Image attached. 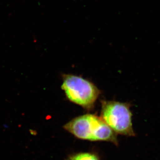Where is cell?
<instances>
[{"instance_id": "obj_1", "label": "cell", "mask_w": 160, "mask_h": 160, "mask_svg": "<svg viewBox=\"0 0 160 160\" xmlns=\"http://www.w3.org/2000/svg\"><path fill=\"white\" fill-rule=\"evenodd\" d=\"M63 128L78 139L103 141L118 145L117 134L97 115L86 114L77 116L65 124Z\"/></svg>"}, {"instance_id": "obj_2", "label": "cell", "mask_w": 160, "mask_h": 160, "mask_svg": "<svg viewBox=\"0 0 160 160\" xmlns=\"http://www.w3.org/2000/svg\"><path fill=\"white\" fill-rule=\"evenodd\" d=\"M61 88L70 101L92 110L101 91L92 82L74 74L63 75Z\"/></svg>"}, {"instance_id": "obj_3", "label": "cell", "mask_w": 160, "mask_h": 160, "mask_svg": "<svg viewBox=\"0 0 160 160\" xmlns=\"http://www.w3.org/2000/svg\"><path fill=\"white\" fill-rule=\"evenodd\" d=\"M131 104L113 100H102L101 118L117 134L135 136Z\"/></svg>"}, {"instance_id": "obj_4", "label": "cell", "mask_w": 160, "mask_h": 160, "mask_svg": "<svg viewBox=\"0 0 160 160\" xmlns=\"http://www.w3.org/2000/svg\"><path fill=\"white\" fill-rule=\"evenodd\" d=\"M66 160H100L97 154L90 152L74 153L68 156Z\"/></svg>"}]
</instances>
